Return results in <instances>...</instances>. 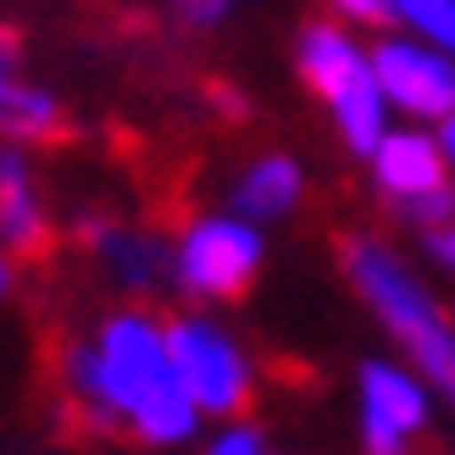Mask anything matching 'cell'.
Segmentation results:
<instances>
[{
  "label": "cell",
  "mask_w": 455,
  "mask_h": 455,
  "mask_svg": "<svg viewBox=\"0 0 455 455\" xmlns=\"http://www.w3.org/2000/svg\"><path fill=\"white\" fill-rule=\"evenodd\" d=\"M100 372L140 439L172 444L195 427V395L167 350V328H156L145 311H117L100 328Z\"/></svg>",
  "instance_id": "cell-1"
},
{
  "label": "cell",
  "mask_w": 455,
  "mask_h": 455,
  "mask_svg": "<svg viewBox=\"0 0 455 455\" xmlns=\"http://www.w3.org/2000/svg\"><path fill=\"white\" fill-rule=\"evenodd\" d=\"M339 261H345L350 283L361 289V300L395 328V339L422 361V372L455 400V333L444 328V316L422 294V283L395 261V250L367 234H339Z\"/></svg>",
  "instance_id": "cell-2"
},
{
  "label": "cell",
  "mask_w": 455,
  "mask_h": 455,
  "mask_svg": "<svg viewBox=\"0 0 455 455\" xmlns=\"http://www.w3.org/2000/svg\"><path fill=\"white\" fill-rule=\"evenodd\" d=\"M300 73L333 106L350 150H361V156L378 150V140H383V84L372 73V61L345 39V28L306 22L300 28Z\"/></svg>",
  "instance_id": "cell-3"
},
{
  "label": "cell",
  "mask_w": 455,
  "mask_h": 455,
  "mask_svg": "<svg viewBox=\"0 0 455 455\" xmlns=\"http://www.w3.org/2000/svg\"><path fill=\"white\" fill-rule=\"evenodd\" d=\"M261 267V239L250 234L234 217H206L184 228V244H178V278L195 294H212V300H239L250 289Z\"/></svg>",
  "instance_id": "cell-4"
},
{
  "label": "cell",
  "mask_w": 455,
  "mask_h": 455,
  "mask_svg": "<svg viewBox=\"0 0 455 455\" xmlns=\"http://www.w3.org/2000/svg\"><path fill=\"white\" fill-rule=\"evenodd\" d=\"M167 350L184 372L195 405H206L217 417H244L250 411V372L239 350L206 323H189V316H172L167 323Z\"/></svg>",
  "instance_id": "cell-5"
},
{
  "label": "cell",
  "mask_w": 455,
  "mask_h": 455,
  "mask_svg": "<svg viewBox=\"0 0 455 455\" xmlns=\"http://www.w3.org/2000/svg\"><path fill=\"white\" fill-rule=\"evenodd\" d=\"M372 73L383 84V95L405 106L411 117H450L455 111V67L422 44L383 39L372 51Z\"/></svg>",
  "instance_id": "cell-6"
},
{
  "label": "cell",
  "mask_w": 455,
  "mask_h": 455,
  "mask_svg": "<svg viewBox=\"0 0 455 455\" xmlns=\"http://www.w3.org/2000/svg\"><path fill=\"white\" fill-rule=\"evenodd\" d=\"M0 244L22 267H51L56 256V228L44 222L17 150H0Z\"/></svg>",
  "instance_id": "cell-7"
},
{
  "label": "cell",
  "mask_w": 455,
  "mask_h": 455,
  "mask_svg": "<svg viewBox=\"0 0 455 455\" xmlns=\"http://www.w3.org/2000/svg\"><path fill=\"white\" fill-rule=\"evenodd\" d=\"M0 140H28V145L73 140L67 111L44 95V89L17 78V56H0Z\"/></svg>",
  "instance_id": "cell-8"
},
{
  "label": "cell",
  "mask_w": 455,
  "mask_h": 455,
  "mask_svg": "<svg viewBox=\"0 0 455 455\" xmlns=\"http://www.w3.org/2000/svg\"><path fill=\"white\" fill-rule=\"evenodd\" d=\"M372 156H378V184L395 200H417V195L444 189V156L422 133H383Z\"/></svg>",
  "instance_id": "cell-9"
},
{
  "label": "cell",
  "mask_w": 455,
  "mask_h": 455,
  "mask_svg": "<svg viewBox=\"0 0 455 455\" xmlns=\"http://www.w3.org/2000/svg\"><path fill=\"white\" fill-rule=\"evenodd\" d=\"M294 200H300V167L289 156H261L234 189V206L244 217H283Z\"/></svg>",
  "instance_id": "cell-10"
},
{
  "label": "cell",
  "mask_w": 455,
  "mask_h": 455,
  "mask_svg": "<svg viewBox=\"0 0 455 455\" xmlns=\"http://www.w3.org/2000/svg\"><path fill=\"white\" fill-rule=\"evenodd\" d=\"M367 411L411 434V427H422V389L395 367H367Z\"/></svg>",
  "instance_id": "cell-11"
},
{
  "label": "cell",
  "mask_w": 455,
  "mask_h": 455,
  "mask_svg": "<svg viewBox=\"0 0 455 455\" xmlns=\"http://www.w3.org/2000/svg\"><path fill=\"white\" fill-rule=\"evenodd\" d=\"M389 6L411 22L417 34H427V39H439V44L455 51V0H389Z\"/></svg>",
  "instance_id": "cell-12"
},
{
  "label": "cell",
  "mask_w": 455,
  "mask_h": 455,
  "mask_svg": "<svg viewBox=\"0 0 455 455\" xmlns=\"http://www.w3.org/2000/svg\"><path fill=\"white\" fill-rule=\"evenodd\" d=\"M361 439H367V455H405V434L395 422H383L367 411V427H361Z\"/></svg>",
  "instance_id": "cell-13"
},
{
  "label": "cell",
  "mask_w": 455,
  "mask_h": 455,
  "mask_svg": "<svg viewBox=\"0 0 455 455\" xmlns=\"http://www.w3.org/2000/svg\"><path fill=\"white\" fill-rule=\"evenodd\" d=\"M172 6H178V17H184L189 28H217L234 0H172Z\"/></svg>",
  "instance_id": "cell-14"
},
{
  "label": "cell",
  "mask_w": 455,
  "mask_h": 455,
  "mask_svg": "<svg viewBox=\"0 0 455 455\" xmlns=\"http://www.w3.org/2000/svg\"><path fill=\"white\" fill-rule=\"evenodd\" d=\"M333 6L345 12L350 22H372V28H378V22H389V12H395L389 0H333Z\"/></svg>",
  "instance_id": "cell-15"
},
{
  "label": "cell",
  "mask_w": 455,
  "mask_h": 455,
  "mask_svg": "<svg viewBox=\"0 0 455 455\" xmlns=\"http://www.w3.org/2000/svg\"><path fill=\"white\" fill-rule=\"evenodd\" d=\"M212 455H261V444H256V434H250V427H239V434L217 439V444H212Z\"/></svg>",
  "instance_id": "cell-16"
},
{
  "label": "cell",
  "mask_w": 455,
  "mask_h": 455,
  "mask_svg": "<svg viewBox=\"0 0 455 455\" xmlns=\"http://www.w3.org/2000/svg\"><path fill=\"white\" fill-rule=\"evenodd\" d=\"M427 244H434V256H439V261H450V267H455V217H450V222H439L434 234H427Z\"/></svg>",
  "instance_id": "cell-17"
},
{
  "label": "cell",
  "mask_w": 455,
  "mask_h": 455,
  "mask_svg": "<svg viewBox=\"0 0 455 455\" xmlns=\"http://www.w3.org/2000/svg\"><path fill=\"white\" fill-rule=\"evenodd\" d=\"M444 150L455 156V111H450V117H444Z\"/></svg>",
  "instance_id": "cell-18"
},
{
  "label": "cell",
  "mask_w": 455,
  "mask_h": 455,
  "mask_svg": "<svg viewBox=\"0 0 455 455\" xmlns=\"http://www.w3.org/2000/svg\"><path fill=\"white\" fill-rule=\"evenodd\" d=\"M0 289H6V267H0Z\"/></svg>",
  "instance_id": "cell-19"
}]
</instances>
